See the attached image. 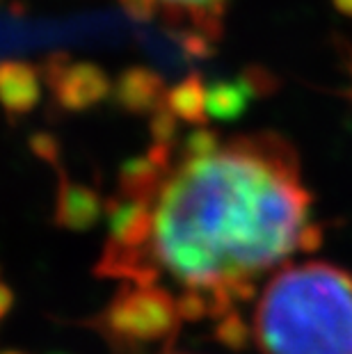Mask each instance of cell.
<instances>
[{
    "instance_id": "11",
    "label": "cell",
    "mask_w": 352,
    "mask_h": 354,
    "mask_svg": "<svg viewBox=\"0 0 352 354\" xmlns=\"http://www.w3.org/2000/svg\"><path fill=\"white\" fill-rule=\"evenodd\" d=\"M250 334H252L250 327L245 325L243 318L236 311H229L227 315H222V318L217 320V327H215L217 341L231 350H243L245 345L250 343Z\"/></svg>"
},
{
    "instance_id": "12",
    "label": "cell",
    "mask_w": 352,
    "mask_h": 354,
    "mask_svg": "<svg viewBox=\"0 0 352 354\" xmlns=\"http://www.w3.org/2000/svg\"><path fill=\"white\" fill-rule=\"evenodd\" d=\"M176 131H178V119L172 115V110L163 103L160 108L154 112V122H151V133H154L156 145L169 147L172 140L176 138Z\"/></svg>"
},
{
    "instance_id": "1",
    "label": "cell",
    "mask_w": 352,
    "mask_h": 354,
    "mask_svg": "<svg viewBox=\"0 0 352 354\" xmlns=\"http://www.w3.org/2000/svg\"><path fill=\"white\" fill-rule=\"evenodd\" d=\"M311 194L293 147L279 135L234 138L183 158L154 199L151 256L185 288L250 299L254 279L293 252H311Z\"/></svg>"
},
{
    "instance_id": "13",
    "label": "cell",
    "mask_w": 352,
    "mask_h": 354,
    "mask_svg": "<svg viewBox=\"0 0 352 354\" xmlns=\"http://www.w3.org/2000/svg\"><path fill=\"white\" fill-rule=\"evenodd\" d=\"M220 140L217 135L211 131H194L192 135H188L183 145V158H199V156H208V153H215L220 149Z\"/></svg>"
},
{
    "instance_id": "5",
    "label": "cell",
    "mask_w": 352,
    "mask_h": 354,
    "mask_svg": "<svg viewBox=\"0 0 352 354\" xmlns=\"http://www.w3.org/2000/svg\"><path fill=\"white\" fill-rule=\"evenodd\" d=\"M129 7V12L138 14L142 19L154 17L156 12L167 14L174 21H190L194 28H199L201 35L213 32L220 28L217 19L222 14L224 0H122Z\"/></svg>"
},
{
    "instance_id": "15",
    "label": "cell",
    "mask_w": 352,
    "mask_h": 354,
    "mask_svg": "<svg viewBox=\"0 0 352 354\" xmlns=\"http://www.w3.org/2000/svg\"><path fill=\"white\" fill-rule=\"evenodd\" d=\"M12 302H14V292L10 290V286H5L3 281H0V318L10 311Z\"/></svg>"
},
{
    "instance_id": "2",
    "label": "cell",
    "mask_w": 352,
    "mask_h": 354,
    "mask_svg": "<svg viewBox=\"0 0 352 354\" xmlns=\"http://www.w3.org/2000/svg\"><path fill=\"white\" fill-rule=\"evenodd\" d=\"M252 331L261 354H352V274L329 263L279 270Z\"/></svg>"
},
{
    "instance_id": "16",
    "label": "cell",
    "mask_w": 352,
    "mask_h": 354,
    "mask_svg": "<svg viewBox=\"0 0 352 354\" xmlns=\"http://www.w3.org/2000/svg\"><path fill=\"white\" fill-rule=\"evenodd\" d=\"M336 7L343 12V14H348V17H352V0H334Z\"/></svg>"
},
{
    "instance_id": "6",
    "label": "cell",
    "mask_w": 352,
    "mask_h": 354,
    "mask_svg": "<svg viewBox=\"0 0 352 354\" xmlns=\"http://www.w3.org/2000/svg\"><path fill=\"white\" fill-rule=\"evenodd\" d=\"M106 208V203L87 185L71 183L62 178L57 187L55 201V224L69 231H87L92 229Z\"/></svg>"
},
{
    "instance_id": "4",
    "label": "cell",
    "mask_w": 352,
    "mask_h": 354,
    "mask_svg": "<svg viewBox=\"0 0 352 354\" xmlns=\"http://www.w3.org/2000/svg\"><path fill=\"white\" fill-rule=\"evenodd\" d=\"M46 80L57 103L66 110H87L101 103L110 92L108 76L94 64H59L57 59L46 69Z\"/></svg>"
},
{
    "instance_id": "8",
    "label": "cell",
    "mask_w": 352,
    "mask_h": 354,
    "mask_svg": "<svg viewBox=\"0 0 352 354\" xmlns=\"http://www.w3.org/2000/svg\"><path fill=\"white\" fill-rule=\"evenodd\" d=\"M117 103L136 115L156 112L165 103L163 80L149 69H129L115 87Z\"/></svg>"
},
{
    "instance_id": "9",
    "label": "cell",
    "mask_w": 352,
    "mask_h": 354,
    "mask_svg": "<svg viewBox=\"0 0 352 354\" xmlns=\"http://www.w3.org/2000/svg\"><path fill=\"white\" fill-rule=\"evenodd\" d=\"M254 80H220L206 89V115L217 122H234L243 115L247 101L257 94Z\"/></svg>"
},
{
    "instance_id": "7",
    "label": "cell",
    "mask_w": 352,
    "mask_h": 354,
    "mask_svg": "<svg viewBox=\"0 0 352 354\" xmlns=\"http://www.w3.org/2000/svg\"><path fill=\"white\" fill-rule=\"evenodd\" d=\"M39 101L37 71L26 62H0V105L12 117L26 115Z\"/></svg>"
},
{
    "instance_id": "14",
    "label": "cell",
    "mask_w": 352,
    "mask_h": 354,
    "mask_svg": "<svg viewBox=\"0 0 352 354\" xmlns=\"http://www.w3.org/2000/svg\"><path fill=\"white\" fill-rule=\"evenodd\" d=\"M33 151L39 158H44V160L57 165V142H55V138H50V135H46V133L35 135V138H33Z\"/></svg>"
},
{
    "instance_id": "3",
    "label": "cell",
    "mask_w": 352,
    "mask_h": 354,
    "mask_svg": "<svg viewBox=\"0 0 352 354\" xmlns=\"http://www.w3.org/2000/svg\"><path fill=\"white\" fill-rule=\"evenodd\" d=\"M94 327L119 354L169 345L181 327L176 299L156 283H129L110 299Z\"/></svg>"
},
{
    "instance_id": "17",
    "label": "cell",
    "mask_w": 352,
    "mask_h": 354,
    "mask_svg": "<svg viewBox=\"0 0 352 354\" xmlns=\"http://www.w3.org/2000/svg\"><path fill=\"white\" fill-rule=\"evenodd\" d=\"M5 354H14V352H5Z\"/></svg>"
},
{
    "instance_id": "10",
    "label": "cell",
    "mask_w": 352,
    "mask_h": 354,
    "mask_svg": "<svg viewBox=\"0 0 352 354\" xmlns=\"http://www.w3.org/2000/svg\"><path fill=\"white\" fill-rule=\"evenodd\" d=\"M165 105L172 110V115L188 124L206 122V87L201 85L199 76H190L178 82L174 89L165 94Z\"/></svg>"
}]
</instances>
